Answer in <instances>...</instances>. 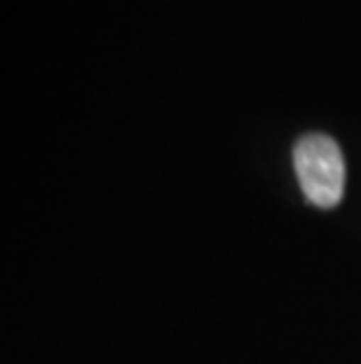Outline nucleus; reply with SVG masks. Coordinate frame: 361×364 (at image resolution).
<instances>
[{"mask_svg": "<svg viewBox=\"0 0 361 364\" xmlns=\"http://www.w3.org/2000/svg\"><path fill=\"white\" fill-rule=\"evenodd\" d=\"M296 174L307 203L333 207L345 188V162L338 144L326 134H307L294 151Z\"/></svg>", "mask_w": 361, "mask_h": 364, "instance_id": "nucleus-1", "label": "nucleus"}]
</instances>
